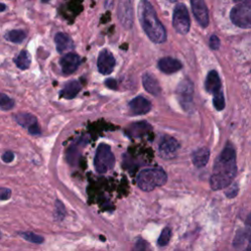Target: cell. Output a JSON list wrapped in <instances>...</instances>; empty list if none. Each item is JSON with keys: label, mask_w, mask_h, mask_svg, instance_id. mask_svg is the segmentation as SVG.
Instances as JSON below:
<instances>
[{"label": "cell", "mask_w": 251, "mask_h": 251, "mask_svg": "<svg viewBox=\"0 0 251 251\" xmlns=\"http://www.w3.org/2000/svg\"><path fill=\"white\" fill-rule=\"evenodd\" d=\"M236 155L231 144H226L220 156L217 158L213 173L210 177V185L214 190L227 187L236 176Z\"/></svg>", "instance_id": "6da1fadb"}, {"label": "cell", "mask_w": 251, "mask_h": 251, "mask_svg": "<svg viewBox=\"0 0 251 251\" xmlns=\"http://www.w3.org/2000/svg\"><path fill=\"white\" fill-rule=\"evenodd\" d=\"M213 104L218 111H221L225 108V97L222 91L213 95Z\"/></svg>", "instance_id": "d4e9b609"}, {"label": "cell", "mask_w": 251, "mask_h": 251, "mask_svg": "<svg viewBox=\"0 0 251 251\" xmlns=\"http://www.w3.org/2000/svg\"><path fill=\"white\" fill-rule=\"evenodd\" d=\"M128 109L132 115H144L151 110V102L143 96H137L128 103Z\"/></svg>", "instance_id": "5bb4252c"}, {"label": "cell", "mask_w": 251, "mask_h": 251, "mask_svg": "<svg viewBox=\"0 0 251 251\" xmlns=\"http://www.w3.org/2000/svg\"><path fill=\"white\" fill-rule=\"evenodd\" d=\"M230 20L238 27L251 28V3H240L230 11Z\"/></svg>", "instance_id": "5b68a950"}, {"label": "cell", "mask_w": 251, "mask_h": 251, "mask_svg": "<svg viewBox=\"0 0 251 251\" xmlns=\"http://www.w3.org/2000/svg\"><path fill=\"white\" fill-rule=\"evenodd\" d=\"M14 158H15V155H14V153L11 152V151H6V152H4L3 155H2V160H3V162H5V163H10V162H12V161L14 160Z\"/></svg>", "instance_id": "d6a6232c"}, {"label": "cell", "mask_w": 251, "mask_h": 251, "mask_svg": "<svg viewBox=\"0 0 251 251\" xmlns=\"http://www.w3.org/2000/svg\"><path fill=\"white\" fill-rule=\"evenodd\" d=\"M234 1L238 3H251V0H234Z\"/></svg>", "instance_id": "e575fe53"}, {"label": "cell", "mask_w": 251, "mask_h": 251, "mask_svg": "<svg viewBox=\"0 0 251 251\" xmlns=\"http://www.w3.org/2000/svg\"><path fill=\"white\" fill-rule=\"evenodd\" d=\"M210 157V150L207 147H201L192 153V163L197 168H202L207 165Z\"/></svg>", "instance_id": "d6986e66"}, {"label": "cell", "mask_w": 251, "mask_h": 251, "mask_svg": "<svg viewBox=\"0 0 251 251\" xmlns=\"http://www.w3.org/2000/svg\"><path fill=\"white\" fill-rule=\"evenodd\" d=\"M15 102L12 98H10L9 96H7L6 94L2 93L1 94V98H0V107L3 111H7L10 110L14 107Z\"/></svg>", "instance_id": "484cf974"}, {"label": "cell", "mask_w": 251, "mask_h": 251, "mask_svg": "<svg viewBox=\"0 0 251 251\" xmlns=\"http://www.w3.org/2000/svg\"><path fill=\"white\" fill-rule=\"evenodd\" d=\"M118 18L126 28H130L133 20V11L131 0H119Z\"/></svg>", "instance_id": "ba28073f"}, {"label": "cell", "mask_w": 251, "mask_h": 251, "mask_svg": "<svg viewBox=\"0 0 251 251\" xmlns=\"http://www.w3.org/2000/svg\"><path fill=\"white\" fill-rule=\"evenodd\" d=\"M209 45L212 49L217 50L220 47V39L217 35H212L209 40Z\"/></svg>", "instance_id": "4dcf8cb0"}, {"label": "cell", "mask_w": 251, "mask_h": 251, "mask_svg": "<svg viewBox=\"0 0 251 251\" xmlns=\"http://www.w3.org/2000/svg\"><path fill=\"white\" fill-rule=\"evenodd\" d=\"M192 13L202 27H206L209 25L208 9L204 0H190Z\"/></svg>", "instance_id": "7c38bea8"}, {"label": "cell", "mask_w": 251, "mask_h": 251, "mask_svg": "<svg viewBox=\"0 0 251 251\" xmlns=\"http://www.w3.org/2000/svg\"><path fill=\"white\" fill-rule=\"evenodd\" d=\"M15 120L20 126L25 127L30 134L38 135L40 133L37 120L33 115L28 113H19L15 116Z\"/></svg>", "instance_id": "30bf717a"}, {"label": "cell", "mask_w": 251, "mask_h": 251, "mask_svg": "<svg viewBox=\"0 0 251 251\" xmlns=\"http://www.w3.org/2000/svg\"><path fill=\"white\" fill-rule=\"evenodd\" d=\"M167 174L160 168L145 169L137 176V184L144 191H151L157 186L165 184Z\"/></svg>", "instance_id": "3957f363"}, {"label": "cell", "mask_w": 251, "mask_h": 251, "mask_svg": "<svg viewBox=\"0 0 251 251\" xmlns=\"http://www.w3.org/2000/svg\"><path fill=\"white\" fill-rule=\"evenodd\" d=\"M246 251H251V247H250V248H248Z\"/></svg>", "instance_id": "74e56055"}, {"label": "cell", "mask_w": 251, "mask_h": 251, "mask_svg": "<svg viewBox=\"0 0 251 251\" xmlns=\"http://www.w3.org/2000/svg\"><path fill=\"white\" fill-rule=\"evenodd\" d=\"M14 62L16 66L21 70H26L30 63H31V57L29 53L26 50H23L19 53V55L14 59Z\"/></svg>", "instance_id": "44dd1931"}, {"label": "cell", "mask_w": 251, "mask_h": 251, "mask_svg": "<svg viewBox=\"0 0 251 251\" xmlns=\"http://www.w3.org/2000/svg\"><path fill=\"white\" fill-rule=\"evenodd\" d=\"M176 96L179 104L185 111H189L193 102V83L188 78L181 80L176 87Z\"/></svg>", "instance_id": "52a82bcc"}, {"label": "cell", "mask_w": 251, "mask_h": 251, "mask_svg": "<svg viewBox=\"0 0 251 251\" xmlns=\"http://www.w3.org/2000/svg\"><path fill=\"white\" fill-rule=\"evenodd\" d=\"M138 18L140 25L149 39L155 43H163L166 41V29L159 21L153 6L147 0H141L139 2Z\"/></svg>", "instance_id": "7a4b0ae2"}, {"label": "cell", "mask_w": 251, "mask_h": 251, "mask_svg": "<svg viewBox=\"0 0 251 251\" xmlns=\"http://www.w3.org/2000/svg\"><path fill=\"white\" fill-rule=\"evenodd\" d=\"M158 68L161 72L165 74H173L176 73L182 68V64L180 61L172 58V57H164L159 60Z\"/></svg>", "instance_id": "9a60e30c"}, {"label": "cell", "mask_w": 251, "mask_h": 251, "mask_svg": "<svg viewBox=\"0 0 251 251\" xmlns=\"http://www.w3.org/2000/svg\"><path fill=\"white\" fill-rule=\"evenodd\" d=\"M227 187H228V188H227L226 191V197H228V198H233V197L237 194V192H238V186H237V184H236V183L229 184Z\"/></svg>", "instance_id": "f1b7e54d"}, {"label": "cell", "mask_w": 251, "mask_h": 251, "mask_svg": "<svg viewBox=\"0 0 251 251\" xmlns=\"http://www.w3.org/2000/svg\"><path fill=\"white\" fill-rule=\"evenodd\" d=\"M245 236L251 242V214L248 216L245 224Z\"/></svg>", "instance_id": "f546056e"}, {"label": "cell", "mask_w": 251, "mask_h": 251, "mask_svg": "<svg viewBox=\"0 0 251 251\" xmlns=\"http://www.w3.org/2000/svg\"><path fill=\"white\" fill-rule=\"evenodd\" d=\"M5 8H6V6H5L4 4H1V11H2V12L5 10Z\"/></svg>", "instance_id": "d590c367"}, {"label": "cell", "mask_w": 251, "mask_h": 251, "mask_svg": "<svg viewBox=\"0 0 251 251\" xmlns=\"http://www.w3.org/2000/svg\"><path fill=\"white\" fill-rule=\"evenodd\" d=\"M20 235L24 239H25L27 241H30L32 243H41L44 240V238L42 236H40V235H38V234H36L34 232H26V231H25V232H20Z\"/></svg>", "instance_id": "cb8c5ba5"}, {"label": "cell", "mask_w": 251, "mask_h": 251, "mask_svg": "<svg viewBox=\"0 0 251 251\" xmlns=\"http://www.w3.org/2000/svg\"><path fill=\"white\" fill-rule=\"evenodd\" d=\"M106 85L108 86V87H110V88H113V89H116V86H117V82H116V80L115 79H107L106 80Z\"/></svg>", "instance_id": "836d02e7"}, {"label": "cell", "mask_w": 251, "mask_h": 251, "mask_svg": "<svg viewBox=\"0 0 251 251\" xmlns=\"http://www.w3.org/2000/svg\"><path fill=\"white\" fill-rule=\"evenodd\" d=\"M11 196V190L9 188H6V187H1L0 189V199L2 201L4 200H7L8 198H10Z\"/></svg>", "instance_id": "1f68e13d"}, {"label": "cell", "mask_w": 251, "mask_h": 251, "mask_svg": "<svg viewBox=\"0 0 251 251\" xmlns=\"http://www.w3.org/2000/svg\"><path fill=\"white\" fill-rule=\"evenodd\" d=\"M179 148V144L177 140L172 136L163 137L161 142L159 143V154L164 159H172L176 154Z\"/></svg>", "instance_id": "9c48e42d"}, {"label": "cell", "mask_w": 251, "mask_h": 251, "mask_svg": "<svg viewBox=\"0 0 251 251\" xmlns=\"http://www.w3.org/2000/svg\"><path fill=\"white\" fill-rule=\"evenodd\" d=\"M142 83L147 92L151 93L154 96H157L160 94V92H161L160 84L153 75H151L149 73H145L142 75Z\"/></svg>", "instance_id": "e0dca14e"}, {"label": "cell", "mask_w": 251, "mask_h": 251, "mask_svg": "<svg viewBox=\"0 0 251 251\" xmlns=\"http://www.w3.org/2000/svg\"><path fill=\"white\" fill-rule=\"evenodd\" d=\"M171 236H172L171 228L170 227H165L162 230V232H161V234L158 238V245L159 246H166L169 243V241L171 239Z\"/></svg>", "instance_id": "603a6c76"}, {"label": "cell", "mask_w": 251, "mask_h": 251, "mask_svg": "<svg viewBox=\"0 0 251 251\" xmlns=\"http://www.w3.org/2000/svg\"><path fill=\"white\" fill-rule=\"evenodd\" d=\"M221 86H222V82H221L219 74L215 70L210 71L209 74L207 75V77L205 80V89L209 93H212L214 95V94L222 91Z\"/></svg>", "instance_id": "2e32d148"}, {"label": "cell", "mask_w": 251, "mask_h": 251, "mask_svg": "<svg viewBox=\"0 0 251 251\" xmlns=\"http://www.w3.org/2000/svg\"><path fill=\"white\" fill-rule=\"evenodd\" d=\"M26 37V33L25 30L22 29H13L5 34V38L13 43H21Z\"/></svg>", "instance_id": "7402d4cb"}, {"label": "cell", "mask_w": 251, "mask_h": 251, "mask_svg": "<svg viewBox=\"0 0 251 251\" xmlns=\"http://www.w3.org/2000/svg\"><path fill=\"white\" fill-rule=\"evenodd\" d=\"M54 41L57 47V51L59 53L69 51L74 46L72 38L67 33H64V32H58L54 37Z\"/></svg>", "instance_id": "ac0fdd59"}, {"label": "cell", "mask_w": 251, "mask_h": 251, "mask_svg": "<svg viewBox=\"0 0 251 251\" xmlns=\"http://www.w3.org/2000/svg\"><path fill=\"white\" fill-rule=\"evenodd\" d=\"M80 88H81V86L78 81H76V80L68 81L64 85L63 89L61 90L60 96L63 98H66V99H72L79 92Z\"/></svg>", "instance_id": "ffe728a7"}, {"label": "cell", "mask_w": 251, "mask_h": 251, "mask_svg": "<svg viewBox=\"0 0 251 251\" xmlns=\"http://www.w3.org/2000/svg\"><path fill=\"white\" fill-rule=\"evenodd\" d=\"M43 3H47V2H49L50 0H41Z\"/></svg>", "instance_id": "8d00e7d4"}, {"label": "cell", "mask_w": 251, "mask_h": 251, "mask_svg": "<svg viewBox=\"0 0 251 251\" xmlns=\"http://www.w3.org/2000/svg\"><path fill=\"white\" fill-rule=\"evenodd\" d=\"M79 64H80L79 56L73 52L67 53L60 59V66H61L62 72L66 75L73 74L78 68Z\"/></svg>", "instance_id": "4fadbf2b"}, {"label": "cell", "mask_w": 251, "mask_h": 251, "mask_svg": "<svg viewBox=\"0 0 251 251\" xmlns=\"http://www.w3.org/2000/svg\"><path fill=\"white\" fill-rule=\"evenodd\" d=\"M173 26L180 34H186L190 28V19L184 4H177L173 13Z\"/></svg>", "instance_id": "8992f818"}, {"label": "cell", "mask_w": 251, "mask_h": 251, "mask_svg": "<svg viewBox=\"0 0 251 251\" xmlns=\"http://www.w3.org/2000/svg\"><path fill=\"white\" fill-rule=\"evenodd\" d=\"M133 251H152V250H151L150 244L146 240L139 238L134 243Z\"/></svg>", "instance_id": "4316f807"}, {"label": "cell", "mask_w": 251, "mask_h": 251, "mask_svg": "<svg viewBox=\"0 0 251 251\" xmlns=\"http://www.w3.org/2000/svg\"><path fill=\"white\" fill-rule=\"evenodd\" d=\"M115 165V156L109 145L99 144L94 157V167L99 174H105Z\"/></svg>", "instance_id": "277c9868"}, {"label": "cell", "mask_w": 251, "mask_h": 251, "mask_svg": "<svg viewBox=\"0 0 251 251\" xmlns=\"http://www.w3.org/2000/svg\"><path fill=\"white\" fill-rule=\"evenodd\" d=\"M65 214H66V210H65L63 203H61L59 200H57L56 204H55V219L57 221H61L64 219Z\"/></svg>", "instance_id": "83f0119b"}, {"label": "cell", "mask_w": 251, "mask_h": 251, "mask_svg": "<svg viewBox=\"0 0 251 251\" xmlns=\"http://www.w3.org/2000/svg\"><path fill=\"white\" fill-rule=\"evenodd\" d=\"M116 65V60L113 54L107 49H103L98 56L97 68L102 75H109L113 72Z\"/></svg>", "instance_id": "8fae6325"}]
</instances>
